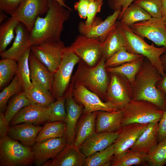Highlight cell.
I'll return each instance as SVG.
<instances>
[{"mask_svg":"<svg viewBox=\"0 0 166 166\" xmlns=\"http://www.w3.org/2000/svg\"><path fill=\"white\" fill-rule=\"evenodd\" d=\"M71 11L57 2L49 0V8L45 15L43 17H37L30 32L32 45L61 41L64 23L69 19Z\"/></svg>","mask_w":166,"mask_h":166,"instance_id":"6da1fadb","label":"cell"},{"mask_svg":"<svg viewBox=\"0 0 166 166\" xmlns=\"http://www.w3.org/2000/svg\"><path fill=\"white\" fill-rule=\"evenodd\" d=\"M162 76L156 68L145 57L143 65L131 84L132 100L150 102L164 111L166 109V97L157 86Z\"/></svg>","mask_w":166,"mask_h":166,"instance_id":"7a4b0ae2","label":"cell"},{"mask_svg":"<svg viewBox=\"0 0 166 166\" xmlns=\"http://www.w3.org/2000/svg\"><path fill=\"white\" fill-rule=\"evenodd\" d=\"M105 61L102 56L96 65L91 66L80 59L70 84L82 85L97 94L102 100H105L109 81Z\"/></svg>","mask_w":166,"mask_h":166,"instance_id":"3957f363","label":"cell"},{"mask_svg":"<svg viewBox=\"0 0 166 166\" xmlns=\"http://www.w3.org/2000/svg\"><path fill=\"white\" fill-rule=\"evenodd\" d=\"M116 22L118 28L124 38L126 50L130 53L141 55L147 58L163 77L165 73L160 57L166 52V48L164 47H157L153 43L148 44L143 38L134 33L129 26L120 21Z\"/></svg>","mask_w":166,"mask_h":166,"instance_id":"277c9868","label":"cell"},{"mask_svg":"<svg viewBox=\"0 0 166 166\" xmlns=\"http://www.w3.org/2000/svg\"><path fill=\"white\" fill-rule=\"evenodd\" d=\"M33 163L31 147L8 136L0 139V166H27Z\"/></svg>","mask_w":166,"mask_h":166,"instance_id":"5b68a950","label":"cell"},{"mask_svg":"<svg viewBox=\"0 0 166 166\" xmlns=\"http://www.w3.org/2000/svg\"><path fill=\"white\" fill-rule=\"evenodd\" d=\"M121 110L123 113L121 126L134 123L159 122L163 113L154 104L143 100H131Z\"/></svg>","mask_w":166,"mask_h":166,"instance_id":"8992f818","label":"cell"},{"mask_svg":"<svg viewBox=\"0 0 166 166\" xmlns=\"http://www.w3.org/2000/svg\"><path fill=\"white\" fill-rule=\"evenodd\" d=\"M80 59L69 46L65 47L60 63L54 73L52 94L54 99L65 95L71 82L74 68Z\"/></svg>","mask_w":166,"mask_h":166,"instance_id":"52a82bcc","label":"cell"},{"mask_svg":"<svg viewBox=\"0 0 166 166\" xmlns=\"http://www.w3.org/2000/svg\"><path fill=\"white\" fill-rule=\"evenodd\" d=\"M109 73L105 101L121 110L132 100L131 85L123 75L116 73Z\"/></svg>","mask_w":166,"mask_h":166,"instance_id":"ba28073f","label":"cell"},{"mask_svg":"<svg viewBox=\"0 0 166 166\" xmlns=\"http://www.w3.org/2000/svg\"><path fill=\"white\" fill-rule=\"evenodd\" d=\"M101 43L97 39L80 34L69 47L81 59L93 66L98 62L102 56Z\"/></svg>","mask_w":166,"mask_h":166,"instance_id":"9c48e42d","label":"cell"},{"mask_svg":"<svg viewBox=\"0 0 166 166\" xmlns=\"http://www.w3.org/2000/svg\"><path fill=\"white\" fill-rule=\"evenodd\" d=\"M62 41L49 42L30 47L31 52L48 69L54 73L61 61L65 47Z\"/></svg>","mask_w":166,"mask_h":166,"instance_id":"30bf717a","label":"cell"},{"mask_svg":"<svg viewBox=\"0 0 166 166\" xmlns=\"http://www.w3.org/2000/svg\"><path fill=\"white\" fill-rule=\"evenodd\" d=\"M49 8V0H23L11 15L23 24L30 32L37 18L46 14Z\"/></svg>","mask_w":166,"mask_h":166,"instance_id":"8fae6325","label":"cell"},{"mask_svg":"<svg viewBox=\"0 0 166 166\" xmlns=\"http://www.w3.org/2000/svg\"><path fill=\"white\" fill-rule=\"evenodd\" d=\"M129 27L136 34L146 38L157 46L166 48V27L161 18L152 17L134 23Z\"/></svg>","mask_w":166,"mask_h":166,"instance_id":"7c38bea8","label":"cell"},{"mask_svg":"<svg viewBox=\"0 0 166 166\" xmlns=\"http://www.w3.org/2000/svg\"><path fill=\"white\" fill-rule=\"evenodd\" d=\"M72 94L75 100L83 106V113H89L99 111H115L118 109L109 103L105 102L97 94L84 86L72 85Z\"/></svg>","mask_w":166,"mask_h":166,"instance_id":"4fadbf2b","label":"cell"},{"mask_svg":"<svg viewBox=\"0 0 166 166\" xmlns=\"http://www.w3.org/2000/svg\"><path fill=\"white\" fill-rule=\"evenodd\" d=\"M148 124L134 123L121 126L117 131V136L113 143L115 147L113 156L119 157L130 149Z\"/></svg>","mask_w":166,"mask_h":166,"instance_id":"5bb4252c","label":"cell"},{"mask_svg":"<svg viewBox=\"0 0 166 166\" xmlns=\"http://www.w3.org/2000/svg\"><path fill=\"white\" fill-rule=\"evenodd\" d=\"M121 10V9L115 10L104 21L99 18L96 17L90 25L81 22L78 26L79 32L81 34L97 39L102 42L116 22Z\"/></svg>","mask_w":166,"mask_h":166,"instance_id":"9a60e30c","label":"cell"},{"mask_svg":"<svg viewBox=\"0 0 166 166\" xmlns=\"http://www.w3.org/2000/svg\"><path fill=\"white\" fill-rule=\"evenodd\" d=\"M72 87L69 85L65 95L66 116V129L64 136L68 144H73L77 126L83 112V106L77 103L72 94Z\"/></svg>","mask_w":166,"mask_h":166,"instance_id":"2e32d148","label":"cell"},{"mask_svg":"<svg viewBox=\"0 0 166 166\" xmlns=\"http://www.w3.org/2000/svg\"><path fill=\"white\" fill-rule=\"evenodd\" d=\"M67 144L64 136L36 142L31 147L34 164L37 166H43L48 160L54 158Z\"/></svg>","mask_w":166,"mask_h":166,"instance_id":"e0dca14e","label":"cell"},{"mask_svg":"<svg viewBox=\"0 0 166 166\" xmlns=\"http://www.w3.org/2000/svg\"><path fill=\"white\" fill-rule=\"evenodd\" d=\"M14 42L9 49L0 53L2 58H7L17 61L26 50L32 45L30 32L20 22L16 27Z\"/></svg>","mask_w":166,"mask_h":166,"instance_id":"ac0fdd59","label":"cell"},{"mask_svg":"<svg viewBox=\"0 0 166 166\" xmlns=\"http://www.w3.org/2000/svg\"><path fill=\"white\" fill-rule=\"evenodd\" d=\"M49 120L46 107L31 104L22 109L13 117L9 125L27 123L40 125L48 122Z\"/></svg>","mask_w":166,"mask_h":166,"instance_id":"d6986e66","label":"cell"},{"mask_svg":"<svg viewBox=\"0 0 166 166\" xmlns=\"http://www.w3.org/2000/svg\"><path fill=\"white\" fill-rule=\"evenodd\" d=\"M86 157L74 144H67L54 158L43 166H82Z\"/></svg>","mask_w":166,"mask_h":166,"instance_id":"ffe728a7","label":"cell"},{"mask_svg":"<svg viewBox=\"0 0 166 166\" xmlns=\"http://www.w3.org/2000/svg\"><path fill=\"white\" fill-rule=\"evenodd\" d=\"M29 61L32 83L40 85L52 93L54 73L50 72L31 51Z\"/></svg>","mask_w":166,"mask_h":166,"instance_id":"44dd1931","label":"cell"},{"mask_svg":"<svg viewBox=\"0 0 166 166\" xmlns=\"http://www.w3.org/2000/svg\"><path fill=\"white\" fill-rule=\"evenodd\" d=\"M42 127L27 123L10 126L7 136L25 146L31 147L36 143Z\"/></svg>","mask_w":166,"mask_h":166,"instance_id":"7402d4cb","label":"cell"},{"mask_svg":"<svg viewBox=\"0 0 166 166\" xmlns=\"http://www.w3.org/2000/svg\"><path fill=\"white\" fill-rule=\"evenodd\" d=\"M117 134V131L96 133L85 140L79 148L86 157L113 144Z\"/></svg>","mask_w":166,"mask_h":166,"instance_id":"603a6c76","label":"cell"},{"mask_svg":"<svg viewBox=\"0 0 166 166\" xmlns=\"http://www.w3.org/2000/svg\"><path fill=\"white\" fill-rule=\"evenodd\" d=\"M158 124L157 121L148 124L130 149L148 154L151 153L158 143Z\"/></svg>","mask_w":166,"mask_h":166,"instance_id":"cb8c5ba5","label":"cell"},{"mask_svg":"<svg viewBox=\"0 0 166 166\" xmlns=\"http://www.w3.org/2000/svg\"><path fill=\"white\" fill-rule=\"evenodd\" d=\"M122 115L121 110L113 112L97 111L96 133L117 131L121 126Z\"/></svg>","mask_w":166,"mask_h":166,"instance_id":"d4e9b609","label":"cell"},{"mask_svg":"<svg viewBox=\"0 0 166 166\" xmlns=\"http://www.w3.org/2000/svg\"><path fill=\"white\" fill-rule=\"evenodd\" d=\"M97 111L83 113L78 123L74 145L79 148L83 142L96 133V121Z\"/></svg>","mask_w":166,"mask_h":166,"instance_id":"484cf974","label":"cell"},{"mask_svg":"<svg viewBox=\"0 0 166 166\" xmlns=\"http://www.w3.org/2000/svg\"><path fill=\"white\" fill-rule=\"evenodd\" d=\"M125 45L124 38L118 28L116 22L101 43L102 56L106 60L116 52L125 48Z\"/></svg>","mask_w":166,"mask_h":166,"instance_id":"4316f807","label":"cell"},{"mask_svg":"<svg viewBox=\"0 0 166 166\" xmlns=\"http://www.w3.org/2000/svg\"><path fill=\"white\" fill-rule=\"evenodd\" d=\"M24 91L31 104L47 107L54 101L52 93L40 85L32 84L31 88Z\"/></svg>","mask_w":166,"mask_h":166,"instance_id":"83f0119b","label":"cell"},{"mask_svg":"<svg viewBox=\"0 0 166 166\" xmlns=\"http://www.w3.org/2000/svg\"><path fill=\"white\" fill-rule=\"evenodd\" d=\"M145 57H141L131 62L123 64L120 65L111 67H107L109 73H116L125 77L131 84L135 81L137 74L140 69L144 62Z\"/></svg>","mask_w":166,"mask_h":166,"instance_id":"f1b7e54d","label":"cell"},{"mask_svg":"<svg viewBox=\"0 0 166 166\" xmlns=\"http://www.w3.org/2000/svg\"><path fill=\"white\" fill-rule=\"evenodd\" d=\"M148 155L147 154L130 149L119 157H115L113 156L109 163V166L146 165Z\"/></svg>","mask_w":166,"mask_h":166,"instance_id":"f546056e","label":"cell"},{"mask_svg":"<svg viewBox=\"0 0 166 166\" xmlns=\"http://www.w3.org/2000/svg\"><path fill=\"white\" fill-rule=\"evenodd\" d=\"M66 129L65 122L62 121L48 122L39 132L36 142L64 136Z\"/></svg>","mask_w":166,"mask_h":166,"instance_id":"4dcf8cb0","label":"cell"},{"mask_svg":"<svg viewBox=\"0 0 166 166\" xmlns=\"http://www.w3.org/2000/svg\"><path fill=\"white\" fill-rule=\"evenodd\" d=\"M151 18L145 10L133 3L127 7L118 20L122 23L129 26L134 23Z\"/></svg>","mask_w":166,"mask_h":166,"instance_id":"1f68e13d","label":"cell"},{"mask_svg":"<svg viewBox=\"0 0 166 166\" xmlns=\"http://www.w3.org/2000/svg\"><path fill=\"white\" fill-rule=\"evenodd\" d=\"M20 22L11 16L0 26V53L5 50L8 45L14 38L15 30Z\"/></svg>","mask_w":166,"mask_h":166,"instance_id":"d6a6232c","label":"cell"},{"mask_svg":"<svg viewBox=\"0 0 166 166\" xmlns=\"http://www.w3.org/2000/svg\"><path fill=\"white\" fill-rule=\"evenodd\" d=\"M114 153L115 147L113 143L105 149L86 157L83 166H109Z\"/></svg>","mask_w":166,"mask_h":166,"instance_id":"836d02e7","label":"cell"},{"mask_svg":"<svg viewBox=\"0 0 166 166\" xmlns=\"http://www.w3.org/2000/svg\"><path fill=\"white\" fill-rule=\"evenodd\" d=\"M30 48L28 49L17 61V74L22 85L24 91L31 88L32 84L30 79L29 64Z\"/></svg>","mask_w":166,"mask_h":166,"instance_id":"e575fe53","label":"cell"},{"mask_svg":"<svg viewBox=\"0 0 166 166\" xmlns=\"http://www.w3.org/2000/svg\"><path fill=\"white\" fill-rule=\"evenodd\" d=\"M31 104L24 91L16 95L10 101L4 113L5 117L10 123L15 115L22 108Z\"/></svg>","mask_w":166,"mask_h":166,"instance_id":"d590c367","label":"cell"},{"mask_svg":"<svg viewBox=\"0 0 166 166\" xmlns=\"http://www.w3.org/2000/svg\"><path fill=\"white\" fill-rule=\"evenodd\" d=\"M23 91L19 77L16 73L11 82L0 93V111L3 112L7 107L9 99L12 96Z\"/></svg>","mask_w":166,"mask_h":166,"instance_id":"8d00e7d4","label":"cell"},{"mask_svg":"<svg viewBox=\"0 0 166 166\" xmlns=\"http://www.w3.org/2000/svg\"><path fill=\"white\" fill-rule=\"evenodd\" d=\"M17 61L4 58L0 61V88L2 89L14 78L17 70Z\"/></svg>","mask_w":166,"mask_h":166,"instance_id":"74e56055","label":"cell"},{"mask_svg":"<svg viewBox=\"0 0 166 166\" xmlns=\"http://www.w3.org/2000/svg\"><path fill=\"white\" fill-rule=\"evenodd\" d=\"M65 102L64 95L46 107L49 117L48 122L62 121L65 122L66 116Z\"/></svg>","mask_w":166,"mask_h":166,"instance_id":"f35d334b","label":"cell"},{"mask_svg":"<svg viewBox=\"0 0 166 166\" xmlns=\"http://www.w3.org/2000/svg\"><path fill=\"white\" fill-rule=\"evenodd\" d=\"M146 164L150 166H164L166 164V137L148 154Z\"/></svg>","mask_w":166,"mask_h":166,"instance_id":"ab89813d","label":"cell"},{"mask_svg":"<svg viewBox=\"0 0 166 166\" xmlns=\"http://www.w3.org/2000/svg\"><path fill=\"white\" fill-rule=\"evenodd\" d=\"M142 56L130 53L124 48L116 52L107 59L105 62V66L106 68L117 66L132 61Z\"/></svg>","mask_w":166,"mask_h":166,"instance_id":"60d3db41","label":"cell"},{"mask_svg":"<svg viewBox=\"0 0 166 166\" xmlns=\"http://www.w3.org/2000/svg\"><path fill=\"white\" fill-rule=\"evenodd\" d=\"M133 3L143 9L152 17L161 18V0H135Z\"/></svg>","mask_w":166,"mask_h":166,"instance_id":"b9f144b4","label":"cell"},{"mask_svg":"<svg viewBox=\"0 0 166 166\" xmlns=\"http://www.w3.org/2000/svg\"><path fill=\"white\" fill-rule=\"evenodd\" d=\"M103 2L89 0L87 18L85 23L87 25L92 24L96 18V14L101 11Z\"/></svg>","mask_w":166,"mask_h":166,"instance_id":"7bdbcfd3","label":"cell"},{"mask_svg":"<svg viewBox=\"0 0 166 166\" xmlns=\"http://www.w3.org/2000/svg\"><path fill=\"white\" fill-rule=\"evenodd\" d=\"M23 0H0V9L10 16L17 10Z\"/></svg>","mask_w":166,"mask_h":166,"instance_id":"ee69618b","label":"cell"},{"mask_svg":"<svg viewBox=\"0 0 166 166\" xmlns=\"http://www.w3.org/2000/svg\"><path fill=\"white\" fill-rule=\"evenodd\" d=\"M135 0H111L109 2L111 8L114 10L121 9L118 19L122 15L125 9L130 4L133 2Z\"/></svg>","mask_w":166,"mask_h":166,"instance_id":"f6af8a7d","label":"cell"},{"mask_svg":"<svg viewBox=\"0 0 166 166\" xmlns=\"http://www.w3.org/2000/svg\"><path fill=\"white\" fill-rule=\"evenodd\" d=\"M89 2V0H79L74 3V9L81 19H86Z\"/></svg>","mask_w":166,"mask_h":166,"instance_id":"bcb514c9","label":"cell"},{"mask_svg":"<svg viewBox=\"0 0 166 166\" xmlns=\"http://www.w3.org/2000/svg\"><path fill=\"white\" fill-rule=\"evenodd\" d=\"M158 142L166 137V109L158 122Z\"/></svg>","mask_w":166,"mask_h":166,"instance_id":"7dc6e473","label":"cell"},{"mask_svg":"<svg viewBox=\"0 0 166 166\" xmlns=\"http://www.w3.org/2000/svg\"><path fill=\"white\" fill-rule=\"evenodd\" d=\"M9 123L6 119L4 113H0V139L7 136Z\"/></svg>","mask_w":166,"mask_h":166,"instance_id":"c3c4849f","label":"cell"},{"mask_svg":"<svg viewBox=\"0 0 166 166\" xmlns=\"http://www.w3.org/2000/svg\"><path fill=\"white\" fill-rule=\"evenodd\" d=\"M157 86L166 97V72L165 73L164 75L162 77L161 79L157 83Z\"/></svg>","mask_w":166,"mask_h":166,"instance_id":"681fc988","label":"cell"},{"mask_svg":"<svg viewBox=\"0 0 166 166\" xmlns=\"http://www.w3.org/2000/svg\"><path fill=\"white\" fill-rule=\"evenodd\" d=\"M162 8V16L161 18L162 20L166 21V0H161Z\"/></svg>","mask_w":166,"mask_h":166,"instance_id":"f907efd6","label":"cell"},{"mask_svg":"<svg viewBox=\"0 0 166 166\" xmlns=\"http://www.w3.org/2000/svg\"><path fill=\"white\" fill-rule=\"evenodd\" d=\"M160 59L164 72H166V52L160 56Z\"/></svg>","mask_w":166,"mask_h":166,"instance_id":"816d5d0a","label":"cell"},{"mask_svg":"<svg viewBox=\"0 0 166 166\" xmlns=\"http://www.w3.org/2000/svg\"><path fill=\"white\" fill-rule=\"evenodd\" d=\"M7 14L4 12L1 11L0 12V23L2 24L6 19L8 18V15Z\"/></svg>","mask_w":166,"mask_h":166,"instance_id":"f5cc1de1","label":"cell"},{"mask_svg":"<svg viewBox=\"0 0 166 166\" xmlns=\"http://www.w3.org/2000/svg\"><path fill=\"white\" fill-rule=\"evenodd\" d=\"M55 1L58 2L60 5L63 6L66 8L70 10L71 11H72V9L67 5L65 3L64 0H53Z\"/></svg>","mask_w":166,"mask_h":166,"instance_id":"db71d44e","label":"cell"},{"mask_svg":"<svg viewBox=\"0 0 166 166\" xmlns=\"http://www.w3.org/2000/svg\"><path fill=\"white\" fill-rule=\"evenodd\" d=\"M99 2H103V0H95Z\"/></svg>","mask_w":166,"mask_h":166,"instance_id":"11a10c76","label":"cell"},{"mask_svg":"<svg viewBox=\"0 0 166 166\" xmlns=\"http://www.w3.org/2000/svg\"><path fill=\"white\" fill-rule=\"evenodd\" d=\"M164 23L165 25V26L166 27V21H165V22H164Z\"/></svg>","mask_w":166,"mask_h":166,"instance_id":"9f6ffc18","label":"cell"}]
</instances>
